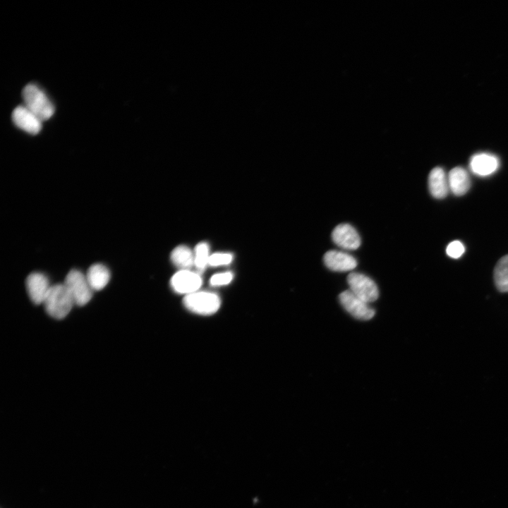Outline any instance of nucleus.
Masks as SVG:
<instances>
[{
    "label": "nucleus",
    "mask_w": 508,
    "mask_h": 508,
    "mask_svg": "<svg viewBox=\"0 0 508 508\" xmlns=\"http://www.w3.org/2000/svg\"><path fill=\"white\" fill-rule=\"evenodd\" d=\"M464 251L465 247L464 244L459 241H454L449 243L446 248L447 255L455 259L460 258Z\"/></svg>",
    "instance_id": "20"
},
{
    "label": "nucleus",
    "mask_w": 508,
    "mask_h": 508,
    "mask_svg": "<svg viewBox=\"0 0 508 508\" xmlns=\"http://www.w3.org/2000/svg\"><path fill=\"white\" fill-rule=\"evenodd\" d=\"M494 281L500 291L508 292V255H504L497 262L494 269Z\"/></svg>",
    "instance_id": "17"
},
{
    "label": "nucleus",
    "mask_w": 508,
    "mask_h": 508,
    "mask_svg": "<svg viewBox=\"0 0 508 508\" xmlns=\"http://www.w3.org/2000/svg\"><path fill=\"white\" fill-rule=\"evenodd\" d=\"M42 304L47 314L58 320L67 316L75 305L64 283L51 286Z\"/></svg>",
    "instance_id": "1"
},
{
    "label": "nucleus",
    "mask_w": 508,
    "mask_h": 508,
    "mask_svg": "<svg viewBox=\"0 0 508 508\" xmlns=\"http://www.w3.org/2000/svg\"><path fill=\"white\" fill-rule=\"evenodd\" d=\"M233 277L230 272L215 274L210 279V284L214 286L226 285L231 282Z\"/></svg>",
    "instance_id": "21"
},
{
    "label": "nucleus",
    "mask_w": 508,
    "mask_h": 508,
    "mask_svg": "<svg viewBox=\"0 0 508 508\" xmlns=\"http://www.w3.org/2000/svg\"><path fill=\"white\" fill-rule=\"evenodd\" d=\"M85 276L92 289L99 291L109 283L110 272L105 265L97 263L89 267Z\"/></svg>",
    "instance_id": "15"
},
{
    "label": "nucleus",
    "mask_w": 508,
    "mask_h": 508,
    "mask_svg": "<svg viewBox=\"0 0 508 508\" xmlns=\"http://www.w3.org/2000/svg\"><path fill=\"white\" fill-rule=\"evenodd\" d=\"M28 294L36 305L42 304L51 287L48 278L42 273L32 272L25 280Z\"/></svg>",
    "instance_id": "8"
},
{
    "label": "nucleus",
    "mask_w": 508,
    "mask_h": 508,
    "mask_svg": "<svg viewBox=\"0 0 508 508\" xmlns=\"http://www.w3.org/2000/svg\"><path fill=\"white\" fill-rule=\"evenodd\" d=\"M209 246L205 242L199 243L195 248L194 266L198 272H202L209 265Z\"/></svg>",
    "instance_id": "18"
},
{
    "label": "nucleus",
    "mask_w": 508,
    "mask_h": 508,
    "mask_svg": "<svg viewBox=\"0 0 508 508\" xmlns=\"http://www.w3.org/2000/svg\"><path fill=\"white\" fill-rule=\"evenodd\" d=\"M233 255L229 253H215L210 255L209 259V265L216 267L220 265H226L231 262Z\"/></svg>",
    "instance_id": "19"
},
{
    "label": "nucleus",
    "mask_w": 508,
    "mask_h": 508,
    "mask_svg": "<svg viewBox=\"0 0 508 508\" xmlns=\"http://www.w3.org/2000/svg\"><path fill=\"white\" fill-rule=\"evenodd\" d=\"M339 298L344 308L358 320H368L375 315V310L369 303L357 297L349 290L342 291Z\"/></svg>",
    "instance_id": "6"
},
{
    "label": "nucleus",
    "mask_w": 508,
    "mask_h": 508,
    "mask_svg": "<svg viewBox=\"0 0 508 508\" xmlns=\"http://www.w3.org/2000/svg\"><path fill=\"white\" fill-rule=\"evenodd\" d=\"M184 305L197 314L211 315L219 308L220 298L214 293L198 291L186 296Z\"/></svg>",
    "instance_id": "4"
},
{
    "label": "nucleus",
    "mask_w": 508,
    "mask_h": 508,
    "mask_svg": "<svg viewBox=\"0 0 508 508\" xmlns=\"http://www.w3.org/2000/svg\"><path fill=\"white\" fill-rule=\"evenodd\" d=\"M500 165L498 158L489 153H478L470 160L472 172L480 176H487L495 172Z\"/></svg>",
    "instance_id": "12"
},
{
    "label": "nucleus",
    "mask_w": 508,
    "mask_h": 508,
    "mask_svg": "<svg viewBox=\"0 0 508 508\" xmlns=\"http://www.w3.org/2000/svg\"><path fill=\"white\" fill-rule=\"evenodd\" d=\"M332 239L345 250H356L361 246V238L353 226L349 224L337 225L332 232Z\"/></svg>",
    "instance_id": "9"
},
{
    "label": "nucleus",
    "mask_w": 508,
    "mask_h": 508,
    "mask_svg": "<svg viewBox=\"0 0 508 508\" xmlns=\"http://www.w3.org/2000/svg\"><path fill=\"white\" fill-rule=\"evenodd\" d=\"M25 106L42 121L49 119L54 113V107L46 94L34 84L23 90Z\"/></svg>",
    "instance_id": "2"
},
{
    "label": "nucleus",
    "mask_w": 508,
    "mask_h": 508,
    "mask_svg": "<svg viewBox=\"0 0 508 508\" xmlns=\"http://www.w3.org/2000/svg\"><path fill=\"white\" fill-rule=\"evenodd\" d=\"M64 284L69 291L75 305L84 306L92 298L93 290L85 274L78 270H71L66 275Z\"/></svg>",
    "instance_id": "3"
},
{
    "label": "nucleus",
    "mask_w": 508,
    "mask_h": 508,
    "mask_svg": "<svg viewBox=\"0 0 508 508\" xmlns=\"http://www.w3.org/2000/svg\"><path fill=\"white\" fill-rule=\"evenodd\" d=\"M201 285L202 279L199 274L189 270H181L171 279L172 289L186 296L198 291Z\"/></svg>",
    "instance_id": "7"
},
{
    "label": "nucleus",
    "mask_w": 508,
    "mask_h": 508,
    "mask_svg": "<svg viewBox=\"0 0 508 508\" xmlns=\"http://www.w3.org/2000/svg\"><path fill=\"white\" fill-rule=\"evenodd\" d=\"M349 291L368 303L375 301L379 296L378 288L369 277L352 272L347 277Z\"/></svg>",
    "instance_id": "5"
},
{
    "label": "nucleus",
    "mask_w": 508,
    "mask_h": 508,
    "mask_svg": "<svg viewBox=\"0 0 508 508\" xmlns=\"http://www.w3.org/2000/svg\"><path fill=\"white\" fill-rule=\"evenodd\" d=\"M171 260L181 270H189L194 266V253L186 246L181 245L172 250Z\"/></svg>",
    "instance_id": "16"
},
{
    "label": "nucleus",
    "mask_w": 508,
    "mask_h": 508,
    "mask_svg": "<svg viewBox=\"0 0 508 508\" xmlns=\"http://www.w3.org/2000/svg\"><path fill=\"white\" fill-rule=\"evenodd\" d=\"M325 266L336 272H347L353 270L357 266V261L350 254L336 250L326 252L323 257Z\"/></svg>",
    "instance_id": "11"
},
{
    "label": "nucleus",
    "mask_w": 508,
    "mask_h": 508,
    "mask_svg": "<svg viewBox=\"0 0 508 508\" xmlns=\"http://www.w3.org/2000/svg\"><path fill=\"white\" fill-rule=\"evenodd\" d=\"M12 120L16 126L32 135L37 134L42 128V121L25 105L13 111Z\"/></svg>",
    "instance_id": "10"
},
{
    "label": "nucleus",
    "mask_w": 508,
    "mask_h": 508,
    "mask_svg": "<svg viewBox=\"0 0 508 508\" xmlns=\"http://www.w3.org/2000/svg\"><path fill=\"white\" fill-rule=\"evenodd\" d=\"M449 190L457 196L464 195L470 188L471 180L466 169L456 167L447 176Z\"/></svg>",
    "instance_id": "14"
},
{
    "label": "nucleus",
    "mask_w": 508,
    "mask_h": 508,
    "mask_svg": "<svg viewBox=\"0 0 508 508\" xmlns=\"http://www.w3.org/2000/svg\"><path fill=\"white\" fill-rule=\"evenodd\" d=\"M428 188L435 198L442 199L446 197L449 190L448 178L440 167L433 169L428 176Z\"/></svg>",
    "instance_id": "13"
}]
</instances>
